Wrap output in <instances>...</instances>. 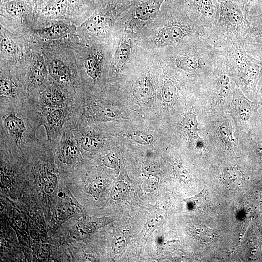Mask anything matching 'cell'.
I'll return each instance as SVG.
<instances>
[{
    "mask_svg": "<svg viewBox=\"0 0 262 262\" xmlns=\"http://www.w3.org/2000/svg\"><path fill=\"white\" fill-rule=\"evenodd\" d=\"M175 172L178 178L185 183H189L191 177L187 170L181 164H176L174 167Z\"/></svg>",
    "mask_w": 262,
    "mask_h": 262,
    "instance_id": "34",
    "label": "cell"
},
{
    "mask_svg": "<svg viewBox=\"0 0 262 262\" xmlns=\"http://www.w3.org/2000/svg\"><path fill=\"white\" fill-rule=\"evenodd\" d=\"M68 4V0H49L45 6L44 10L49 15L61 16L66 12Z\"/></svg>",
    "mask_w": 262,
    "mask_h": 262,
    "instance_id": "18",
    "label": "cell"
},
{
    "mask_svg": "<svg viewBox=\"0 0 262 262\" xmlns=\"http://www.w3.org/2000/svg\"><path fill=\"white\" fill-rule=\"evenodd\" d=\"M161 95L166 102L170 103L175 100L178 95V89L173 80L168 79L165 81L162 88Z\"/></svg>",
    "mask_w": 262,
    "mask_h": 262,
    "instance_id": "19",
    "label": "cell"
},
{
    "mask_svg": "<svg viewBox=\"0 0 262 262\" xmlns=\"http://www.w3.org/2000/svg\"><path fill=\"white\" fill-rule=\"evenodd\" d=\"M184 131L190 137L196 147L202 149L204 142L198 134V123L196 115L192 113H187L182 122Z\"/></svg>",
    "mask_w": 262,
    "mask_h": 262,
    "instance_id": "9",
    "label": "cell"
},
{
    "mask_svg": "<svg viewBox=\"0 0 262 262\" xmlns=\"http://www.w3.org/2000/svg\"><path fill=\"white\" fill-rule=\"evenodd\" d=\"M94 117L98 120H107L115 117V111L108 107H99L94 113Z\"/></svg>",
    "mask_w": 262,
    "mask_h": 262,
    "instance_id": "30",
    "label": "cell"
},
{
    "mask_svg": "<svg viewBox=\"0 0 262 262\" xmlns=\"http://www.w3.org/2000/svg\"><path fill=\"white\" fill-rule=\"evenodd\" d=\"M6 11L10 15L18 16H22L26 9L25 2L21 0H11L5 5Z\"/></svg>",
    "mask_w": 262,
    "mask_h": 262,
    "instance_id": "25",
    "label": "cell"
},
{
    "mask_svg": "<svg viewBox=\"0 0 262 262\" xmlns=\"http://www.w3.org/2000/svg\"><path fill=\"white\" fill-rule=\"evenodd\" d=\"M108 18L105 13L102 12L93 15L87 21L86 27L92 32H99L105 27Z\"/></svg>",
    "mask_w": 262,
    "mask_h": 262,
    "instance_id": "16",
    "label": "cell"
},
{
    "mask_svg": "<svg viewBox=\"0 0 262 262\" xmlns=\"http://www.w3.org/2000/svg\"><path fill=\"white\" fill-rule=\"evenodd\" d=\"M82 148L88 151H95L100 147V140L93 136L86 135L83 137L81 141Z\"/></svg>",
    "mask_w": 262,
    "mask_h": 262,
    "instance_id": "27",
    "label": "cell"
},
{
    "mask_svg": "<svg viewBox=\"0 0 262 262\" xmlns=\"http://www.w3.org/2000/svg\"><path fill=\"white\" fill-rule=\"evenodd\" d=\"M255 147L258 154L262 159V145L260 144H257Z\"/></svg>",
    "mask_w": 262,
    "mask_h": 262,
    "instance_id": "40",
    "label": "cell"
},
{
    "mask_svg": "<svg viewBox=\"0 0 262 262\" xmlns=\"http://www.w3.org/2000/svg\"><path fill=\"white\" fill-rule=\"evenodd\" d=\"M127 187L123 181H117L113 185L110 196L114 201H118L122 199L127 194Z\"/></svg>",
    "mask_w": 262,
    "mask_h": 262,
    "instance_id": "29",
    "label": "cell"
},
{
    "mask_svg": "<svg viewBox=\"0 0 262 262\" xmlns=\"http://www.w3.org/2000/svg\"><path fill=\"white\" fill-rule=\"evenodd\" d=\"M125 246L126 240L124 237L120 234L115 235L111 243L113 251L115 254H119L123 251Z\"/></svg>",
    "mask_w": 262,
    "mask_h": 262,
    "instance_id": "33",
    "label": "cell"
},
{
    "mask_svg": "<svg viewBox=\"0 0 262 262\" xmlns=\"http://www.w3.org/2000/svg\"><path fill=\"white\" fill-rule=\"evenodd\" d=\"M211 44L220 50L222 65L237 87L252 92L262 75V61L248 54L236 39L217 38Z\"/></svg>",
    "mask_w": 262,
    "mask_h": 262,
    "instance_id": "2",
    "label": "cell"
},
{
    "mask_svg": "<svg viewBox=\"0 0 262 262\" xmlns=\"http://www.w3.org/2000/svg\"><path fill=\"white\" fill-rule=\"evenodd\" d=\"M218 135L222 143L227 148L232 147L234 143L233 130L229 121L222 122L219 126Z\"/></svg>",
    "mask_w": 262,
    "mask_h": 262,
    "instance_id": "15",
    "label": "cell"
},
{
    "mask_svg": "<svg viewBox=\"0 0 262 262\" xmlns=\"http://www.w3.org/2000/svg\"><path fill=\"white\" fill-rule=\"evenodd\" d=\"M257 16H260V17H262V13H261V14H259V15H257Z\"/></svg>",
    "mask_w": 262,
    "mask_h": 262,
    "instance_id": "42",
    "label": "cell"
},
{
    "mask_svg": "<svg viewBox=\"0 0 262 262\" xmlns=\"http://www.w3.org/2000/svg\"><path fill=\"white\" fill-rule=\"evenodd\" d=\"M43 101L47 107L62 108L64 103V97L60 91L50 89L44 94Z\"/></svg>",
    "mask_w": 262,
    "mask_h": 262,
    "instance_id": "14",
    "label": "cell"
},
{
    "mask_svg": "<svg viewBox=\"0 0 262 262\" xmlns=\"http://www.w3.org/2000/svg\"><path fill=\"white\" fill-rule=\"evenodd\" d=\"M1 47L3 50L7 53L13 54L15 53L14 48L9 39L5 38L1 41Z\"/></svg>",
    "mask_w": 262,
    "mask_h": 262,
    "instance_id": "39",
    "label": "cell"
},
{
    "mask_svg": "<svg viewBox=\"0 0 262 262\" xmlns=\"http://www.w3.org/2000/svg\"><path fill=\"white\" fill-rule=\"evenodd\" d=\"M206 200V191L203 190L196 195L185 199L184 201L192 209H197L201 208L205 204Z\"/></svg>",
    "mask_w": 262,
    "mask_h": 262,
    "instance_id": "28",
    "label": "cell"
},
{
    "mask_svg": "<svg viewBox=\"0 0 262 262\" xmlns=\"http://www.w3.org/2000/svg\"><path fill=\"white\" fill-rule=\"evenodd\" d=\"M164 217V213L162 211L152 213L147 218L140 233L142 239L146 241L153 232L162 224Z\"/></svg>",
    "mask_w": 262,
    "mask_h": 262,
    "instance_id": "12",
    "label": "cell"
},
{
    "mask_svg": "<svg viewBox=\"0 0 262 262\" xmlns=\"http://www.w3.org/2000/svg\"><path fill=\"white\" fill-rule=\"evenodd\" d=\"M0 91L1 97L13 96L15 92L13 82L10 80L1 78Z\"/></svg>",
    "mask_w": 262,
    "mask_h": 262,
    "instance_id": "31",
    "label": "cell"
},
{
    "mask_svg": "<svg viewBox=\"0 0 262 262\" xmlns=\"http://www.w3.org/2000/svg\"><path fill=\"white\" fill-rule=\"evenodd\" d=\"M232 96V109L236 119L240 123L248 122L252 114L250 102L238 87L234 88Z\"/></svg>",
    "mask_w": 262,
    "mask_h": 262,
    "instance_id": "6",
    "label": "cell"
},
{
    "mask_svg": "<svg viewBox=\"0 0 262 262\" xmlns=\"http://www.w3.org/2000/svg\"><path fill=\"white\" fill-rule=\"evenodd\" d=\"M85 67L88 75L93 79H96L101 70L99 56L91 55L85 60Z\"/></svg>",
    "mask_w": 262,
    "mask_h": 262,
    "instance_id": "22",
    "label": "cell"
},
{
    "mask_svg": "<svg viewBox=\"0 0 262 262\" xmlns=\"http://www.w3.org/2000/svg\"><path fill=\"white\" fill-rule=\"evenodd\" d=\"M251 23L247 35L241 41L244 49L254 58L262 61V17L248 15Z\"/></svg>",
    "mask_w": 262,
    "mask_h": 262,
    "instance_id": "5",
    "label": "cell"
},
{
    "mask_svg": "<svg viewBox=\"0 0 262 262\" xmlns=\"http://www.w3.org/2000/svg\"><path fill=\"white\" fill-rule=\"evenodd\" d=\"M185 6L190 18L203 27L206 34L215 27L219 13L217 0H185Z\"/></svg>",
    "mask_w": 262,
    "mask_h": 262,
    "instance_id": "4",
    "label": "cell"
},
{
    "mask_svg": "<svg viewBox=\"0 0 262 262\" xmlns=\"http://www.w3.org/2000/svg\"><path fill=\"white\" fill-rule=\"evenodd\" d=\"M131 51V42L125 39L118 45L115 55V64L118 69L122 68L128 60Z\"/></svg>",
    "mask_w": 262,
    "mask_h": 262,
    "instance_id": "13",
    "label": "cell"
},
{
    "mask_svg": "<svg viewBox=\"0 0 262 262\" xmlns=\"http://www.w3.org/2000/svg\"><path fill=\"white\" fill-rule=\"evenodd\" d=\"M192 232L195 237L202 242H209L214 237L213 230L202 225H194L192 228Z\"/></svg>",
    "mask_w": 262,
    "mask_h": 262,
    "instance_id": "23",
    "label": "cell"
},
{
    "mask_svg": "<svg viewBox=\"0 0 262 262\" xmlns=\"http://www.w3.org/2000/svg\"><path fill=\"white\" fill-rule=\"evenodd\" d=\"M104 186V180L101 179L95 180L91 184V190L92 193L97 194L100 193Z\"/></svg>",
    "mask_w": 262,
    "mask_h": 262,
    "instance_id": "38",
    "label": "cell"
},
{
    "mask_svg": "<svg viewBox=\"0 0 262 262\" xmlns=\"http://www.w3.org/2000/svg\"><path fill=\"white\" fill-rule=\"evenodd\" d=\"M223 178L229 188L236 189L241 184L242 175L239 170L233 168H228L223 171Z\"/></svg>",
    "mask_w": 262,
    "mask_h": 262,
    "instance_id": "17",
    "label": "cell"
},
{
    "mask_svg": "<svg viewBox=\"0 0 262 262\" xmlns=\"http://www.w3.org/2000/svg\"><path fill=\"white\" fill-rule=\"evenodd\" d=\"M131 136L134 140L140 143L148 144L153 140L152 136L141 132H134Z\"/></svg>",
    "mask_w": 262,
    "mask_h": 262,
    "instance_id": "35",
    "label": "cell"
},
{
    "mask_svg": "<svg viewBox=\"0 0 262 262\" xmlns=\"http://www.w3.org/2000/svg\"><path fill=\"white\" fill-rule=\"evenodd\" d=\"M182 42V49L171 55L169 60L177 69L192 75L203 88L220 63V51L203 37H189Z\"/></svg>",
    "mask_w": 262,
    "mask_h": 262,
    "instance_id": "1",
    "label": "cell"
},
{
    "mask_svg": "<svg viewBox=\"0 0 262 262\" xmlns=\"http://www.w3.org/2000/svg\"><path fill=\"white\" fill-rule=\"evenodd\" d=\"M219 18L215 27L206 34L208 41L218 37L235 38L240 41L247 35L251 23L235 0H217Z\"/></svg>",
    "mask_w": 262,
    "mask_h": 262,
    "instance_id": "3",
    "label": "cell"
},
{
    "mask_svg": "<svg viewBox=\"0 0 262 262\" xmlns=\"http://www.w3.org/2000/svg\"><path fill=\"white\" fill-rule=\"evenodd\" d=\"M67 28L63 24H55L45 28L40 32L41 36L44 38L54 39L64 36L67 32Z\"/></svg>",
    "mask_w": 262,
    "mask_h": 262,
    "instance_id": "21",
    "label": "cell"
},
{
    "mask_svg": "<svg viewBox=\"0 0 262 262\" xmlns=\"http://www.w3.org/2000/svg\"><path fill=\"white\" fill-rule=\"evenodd\" d=\"M44 189L47 193H51L54 190L57 184V177L55 174L46 172L44 176Z\"/></svg>",
    "mask_w": 262,
    "mask_h": 262,
    "instance_id": "32",
    "label": "cell"
},
{
    "mask_svg": "<svg viewBox=\"0 0 262 262\" xmlns=\"http://www.w3.org/2000/svg\"><path fill=\"white\" fill-rule=\"evenodd\" d=\"M153 87L149 79L144 78L137 84L135 88V94L137 97L145 100L150 98L152 94Z\"/></svg>",
    "mask_w": 262,
    "mask_h": 262,
    "instance_id": "20",
    "label": "cell"
},
{
    "mask_svg": "<svg viewBox=\"0 0 262 262\" xmlns=\"http://www.w3.org/2000/svg\"><path fill=\"white\" fill-rule=\"evenodd\" d=\"M60 152L65 162L71 163L76 160L79 151L76 143L68 133H65L61 141Z\"/></svg>",
    "mask_w": 262,
    "mask_h": 262,
    "instance_id": "10",
    "label": "cell"
},
{
    "mask_svg": "<svg viewBox=\"0 0 262 262\" xmlns=\"http://www.w3.org/2000/svg\"><path fill=\"white\" fill-rule=\"evenodd\" d=\"M46 75V70L43 63L36 62L31 70L30 79L35 85L41 84L44 81Z\"/></svg>",
    "mask_w": 262,
    "mask_h": 262,
    "instance_id": "24",
    "label": "cell"
},
{
    "mask_svg": "<svg viewBox=\"0 0 262 262\" xmlns=\"http://www.w3.org/2000/svg\"><path fill=\"white\" fill-rule=\"evenodd\" d=\"M44 111L43 122L48 134L59 129L64 123L65 114L62 108H48Z\"/></svg>",
    "mask_w": 262,
    "mask_h": 262,
    "instance_id": "8",
    "label": "cell"
},
{
    "mask_svg": "<svg viewBox=\"0 0 262 262\" xmlns=\"http://www.w3.org/2000/svg\"><path fill=\"white\" fill-rule=\"evenodd\" d=\"M255 0H235L243 13L247 16Z\"/></svg>",
    "mask_w": 262,
    "mask_h": 262,
    "instance_id": "36",
    "label": "cell"
},
{
    "mask_svg": "<svg viewBox=\"0 0 262 262\" xmlns=\"http://www.w3.org/2000/svg\"><path fill=\"white\" fill-rule=\"evenodd\" d=\"M50 73L56 79H64L66 75V70L64 64L58 60H54L50 66Z\"/></svg>",
    "mask_w": 262,
    "mask_h": 262,
    "instance_id": "26",
    "label": "cell"
},
{
    "mask_svg": "<svg viewBox=\"0 0 262 262\" xmlns=\"http://www.w3.org/2000/svg\"><path fill=\"white\" fill-rule=\"evenodd\" d=\"M3 126L6 132L16 144H22L25 140L26 127L21 117L10 114L3 117Z\"/></svg>",
    "mask_w": 262,
    "mask_h": 262,
    "instance_id": "7",
    "label": "cell"
},
{
    "mask_svg": "<svg viewBox=\"0 0 262 262\" xmlns=\"http://www.w3.org/2000/svg\"><path fill=\"white\" fill-rule=\"evenodd\" d=\"M164 0H148L140 4L136 8L135 14L138 18L147 20L158 12Z\"/></svg>",
    "mask_w": 262,
    "mask_h": 262,
    "instance_id": "11",
    "label": "cell"
},
{
    "mask_svg": "<svg viewBox=\"0 0 262 262\" xmlns=\"http://www.w3.org/2000/svg\"><path fill=\"white\" fill-rule=\"evenodd\" d=\"M259 79V82L258 83V91L259 93L262 95V75Z\"/></svg>",
    "mask_w": 262,
    "mask_h": 262,
    "instance_id": "41",
    "label": "cell"
},
{
    "mask_svg": "<svg viewBox=\"0 0 262 262\" xmlns=\"http://www.w3.org/2000/svg\"><path fill=\"white\" fill-rule=\"evenodd\" d=\"M103 163L106 166L114 168L118 164L117 159L115 154H110L106 156L103 160Z\"/></svg>",
    "mask_w": 262,
    "mask_h": 262,
    "instance_id": "37",
    "label": "cell"
}]
</instances>
